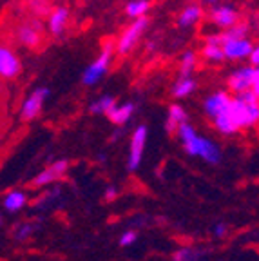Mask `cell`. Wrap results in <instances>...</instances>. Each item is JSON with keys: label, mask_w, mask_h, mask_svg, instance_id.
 Returning <instances> with one entry per match:
<instances>
[{"label": "cell", "mask_w": 259, "mask_h": 261, "mask_svg": "<svg viewBox=\"0 0 259 261\" xmlns=\"http://www.w3.org/2000/svg\"><path fill=\"white\" fill-rule=\"evenodd\" d=\"M228 89L234 91L236 94L243 93V91L252 89L259 94V71L254 65H247L241 69L234 71L228 76Z\"/></svg>", "instance_id": "cell-1"}, {"label": "cell", "mask_w": 259, "mask_h": 261, "mask_svg": "<svg viewBox=\"0 0 259 261\" xmlns=\"http://www.w3.org/2000/svg\"><path fill=\"white\" fill-rule=\"evenodd\" d=\"M147 25H149V18H145V16L134 18L133 24L123 31V35L120 37V40H118L116 53L118 55H127L129 51H133V47L138 44V40L142 38L143 33H145Z\"/></svg>", "instance_id": "cell-2"}, {"label": "cell", "mask_w": 259, "mask_h": 261, "mask_svg": "<svg viewBox=\"0 0 259 261\" xmlns=\"http://www.w3.org/2000/svg\"><path fill=\"white\" fill-rule=\"evenodd\" d=\"M111 58H113V45L107 44L106 47H103V51L100 53V57L84 71L82 82H84L85 86H94V84H98L101 78L106 76V73L109 71Z\"/></svg>", "instance_id": "cell-3"}, {"label": "cell", "mask_w": 259, "mask_h": 261, "mask_svg": "<svg viewBox=\"0 0 259 261\" xmlns=\"http://www.w3.org/2000/svg\"><path fill=\"white\" fill-rule=\"evenodd\" d=\"M22 73V62L9 45L0 42V78L15 80Z\"/></svg>", "instance_id": "cell-4"}, {"label": "cell", "mask_w": 259, "mask_h": 261, "mask_svg": "<svg viewBox=\"0 0 259 261\" xmlns=\"http://www.w3.org/2000/svg\"><path fill=\"white\" fill-rule=\"evenodd\" d=\"M49 96V91L45 87H40V89L33 91L28 98H25V102L22 103V109H20V120L22 122H31L35 120L40 114L42 107H44L45 98Z\"/></svg>", "instance_id": "cell-5"}, {"label": "cell", "mask_w": 259, "mask_h": 261, "mask_svg": "<svg viewBox=\"0 0 259 261\" xmlns=\"http://www.w3.org/2000/svg\"><path fill=\"white\" fill-rule=\"evenodd\" d=\"M221 47H223V55H225V58H228V60H245V58L250 55L254 44L245 37V38L223 40Z\"/></svg>", "instance_id": "cell-6"}, {"label": "cell", "mask_w": 259, "mask_h": 261, "mask_svg": "<svg viewBox=\"0 0 259 261\" xmlns=\"http://www.w3.org/2000/svg\"><path fill=\"white\" fill-rule=\"evenodd\" d=\"M147 140V127L140 125L133 133V138H131V151H129V171H136L140 162H142L143 154V147H145Z\"/></svg>", "instance_id": "cell-7"}, {"label": "cell", "mask_w": 259, "mask_h": 261, "mask_svg": "<svg viewBox=\"0 0 259 261\" xmlns=\"http://www.w3.org/2000/svg\"><path fill=\"white\" fill-rule=\"evenodd\" d=\"M67 167H69V163L65 162V160L55 162L53 165H49L45 171H42L37 178L33 179L31 185L33 187H45V185L53 184V181H57V179L64 178L65 172H67Z\"/></svg>", "instance_id": "cell-8"}, {"label": "cell", "mask_w": 259, "mask_h": 261, "mask_svg": "<svg viewBox=\"0 0 259 261\" xmlns=\"http://www.w3.org/2000/svg\"><path fill=\"white\" fill-rule=\"evenodd\" d=\"M176 135L179 136V140L183 142V145H185V151L189 152L191 156H198V147H199V138L201 136L196 135L194 127L191 125V123H179L178 129H176Z\"/></svg>", "instance_id": "cell-9"}, {"label": "cell", "mask_w": 259, "mask_h": 261, "mask_svg": "<svg viewBox=\"0 0 259 261\" xmlns=\"http://www.w3.org/2000/svg\"><path fill=\"white\" fill-rule=\"evenodd\" d=\"M16 38L25 47H38L42 42L40 25L37 24H22L16 28Z\"/></svg>", "instance_id": "cell-10"}, {"label": "cell", "mask_w": 259, "mask_h": 261, "mask_svg": "<svg viewBox=\"0 0 259 261\" xmlns=\"http://www.w3.org/2000/svg\"><path fill=\"white\" fill-rule=\"evenodd\" d=\"M212 22H214L218 28L227 29L230 25H234L236 22H239V15L234 8L230 6H219V8L212 9V15H211Z\"/></svg>", "instance_id": "cell-11"}, {"label": "cell", "mask_w": 259, "mask_h": 261, "mask_svg": "<svg viewBox=\"0 0 259 261\" xmlns=\"http://www.w3.org/2000/svg\"><path fill=\"white\" fill-rule=\"evenodd\" d=\"M221 35H211V37L205 40V45L201 49L203 58L211 62H221L225 60V55H223V47H221Z\"/></svg>", "instance_id": "cell-12"}, {"label": "cell", "mask_w": 259, "mask_h": 261, "mask_svg": "<svg viewBox=\"0 0 259 261\" xmlns=\"http://www.w3.org/2000/svg\"><path fill=\"white\" fill-rule=\"evenodd\" d=\"M228 103H230V96H228L227 93H216L212 94V96L206 98L205 102V111L209 116H218L219 113H223V111L227 109Z\"/></svg>", "instance_id": "cell-13"}, {"label": "cell", "mask_w": 259, "mask_h": 261, "mask_svg": "<svg viewBox=\"0 0 259 261\" xmlns=\"http://www.w3.org/2000/svg\"><path fill=\"white\" fill-rule=\"evenodd\" d=\"M69 22V11L65 8H57L51 15H49V31H51V35H55V37H58V35H62L65 29V25H67Z\"/></svg>", "instance_id": "cell-14"}, {"label": "cell", "mask_w": 259, "mask_h": 261, "mask_svg": "<svg viewBox=\"0 0 259 261\" xmlns=\"http://www.w3.org/2000/svg\"><path fill=\"white\" fill-rule=\"evenodd\" d=\"M214 123H216V129H218L219 133H223V135H234V133L239 130L238 123H236L234 116H232L228 107L223 111V113H219L218 116H214Z\"/></svg>", "instance_id": "cell-15"}, {"label": "cell", "mask_w": 259, "mask_h": 261, "mask_svg": "<svg viewBox=\"0 0 259 261\" xmlns=\"http://www.w3.org/2000/svg\"><path fill=\"white\" fill-rule=\"evenodd\" d=\"M198 156H201L209 163H218L219 158H221V152H219V147L214 142H211V140L206 138H199Z\"/></svg>", "instance_id": "cell-16"}, {"label": "cell", "mask_w": 259, "mask_h": 261, "mask_svg": "<svg viewBox=\"0 0 259 261\" xmlns=\"http://www.w3.org/2000/svg\"><path fill=\"white\" fill-rule=\"evenodd\" d=\"M134 113V106L133 103H123V106H114L113 109L107 113L109 120L116 125H125L127 122L131 120Z\"/></svg>", "instance_id": "cell-17"}, {"label": "cell", "mask_w": 259, "mask_h": 261, "mask_svg": "<svg viewBox=\"0 0 259 261\" xmlns=\"http://www.w3.org/2000/svg\"><path fill=\"white\" fill-rule=\"evenodd\" d=\"M201 16H203V9L196 4H191L182 11V15L178 18V24L179 28H192L196 22L201 20Z\"/></svg>", "instance_id": "cell-18"}, {"label": "cell", "mask_w": 259, "mask_h": 261, "mask_svg": "<svg viewBox=\"0 0 259 261\" xmlns=\"http://www.w3.org/2000/svg\"><path fill=\"white\" fill-rule=\"evenodd\" d=\"M196 89V80L192 78V74L183 76L179 80H176V84L172 86V96L174 98H185Z\"/></svg>", "instance_id": "cell-19"}, {"label": "cell", "mask_w": 259, "mask_h": 261, "mask_svg": "<svg viewBox=\"0 0 259 261\" xmlns=\"http://www.w3.org/2000/svg\"><path fill=\"white\" fill-rule=\"evenodd\" d=\"M187 122V113L182 106H170L169 109V118H167V130L169 133H176L179 123Z\"/></svg>", "instance_id": "cell-20"}, {"label": "cell", "mask_w": 259, "mask_h": 261, "mask_svg": "<svg viewBox=\"0 0 259 261\" xmlns=\"http://www.w3.org/2000/svg\"><path fill=\"white\" fill-rule=\"evenodd\" d=\"M25 201H28V198H25V192L11 191L4 198V207H6V211H9V212H16V211H20V208L24 207Z\"/></svg>", "instance_id": "cell-21"}, {"label": "cell", "mask_w": 259, "mask_h": 261, "mask_svg": "<svg viewBox=\"0 0 259 261\" xmlns=\"http://www.w3.org/2000/svg\"><path fill=\"white\" fill-rule=\"evenodd\" d=\"M149 8H150L149 0H131L125 8V13H127V16H131V18H140V16L147 15Z\"/></svg>", "instance_id": "cell-22"}, {"label": "cell", "mask_w": 259, "mask_h": 261, "mask_svg": "<svg viewBox=\"0 0 259 261\" xmlns=\"http://www.w3.org/2000/svg\"><path fill=\"white\" fill-rule=\"evenodd\" d=\"M114 106H116V100H114L111 94H106V96L98 98L96 102L91 106V113H94V114H103V113H106L107 114Z\"/></svg>", "instance_id": "cell-23"}, {"label": "cell", "mask_w": 259, "mask_h": 261, "mask_svg": "<svg viewBox=\"0 0 259 261\" xmlns=\"http://www.w3.org/2000/svg\"><path fill=\"white\" fill-rule=\"evenodd\" d=\"M248 33V25L243 22H236L234 25L227 28V31L221 35V40H232V38H245Z\"/></svg>", "instance_id": "cell-24"}, {"label": "cell", "mask_w": 259, "mask_h": 261, "mask_svg": "<svg viewBox=\"0 0 259 261\" xmlns=\"http://www.w3.org/2000/svg\"><path fill=\"white\" fill-rule=\"evenodd\" d=\"M196 55L192 53V51H187L185 55H183L182 58V74L183 76H189V74H192V71H194L196 67Z\"/></svg>", "instance_id": "cell-25"}, {"label": "cell", "mask_w": 259, "mask_h": 261, "mask_svg": "<svg viewBox=\"0 0 259 261\" xmlns=\"http://www.w3.org/2000/svg\"><path fill=\"white\" fill-rule=\"evenodd\" d=\"M196 259H198V252L191 249L178 250V252L174 254V261H196Z\"/></svg>", "instance_id": "cell-26"}, {"label": "cell", "mask_w": 259, "mask_h": 261, "mask_svg": "<svg viewBox=\"0 0 259 261\" xmlns=\"http://www.w3.org/2000/svg\"><path fill=\"white\" fill-rule=\"evenodd\" d=\"M33 230H35V227L33 225H29V223H24V225H20V227H16V230H15V234H16V240H24V238H28L29 234H33Z\"/></svg>", "instance_id": "cell-27"}, {"label": "cell", "mask_w": 259, "mask_h": 261, "mask_svg": "<svg viewBox=\"0 0 259 261\" xmlns=\"http://www.w3.org/2000/svg\"><path fill=\"white\" fill-rule=\"evenodd\" d=\"M134 241H136V232H125L122 236V240H120V245H122V247H129V245H133Z\"/></svg>", "instance_id": "cell-28"}, {"label": "cell", "mask_w": 259, "mask_h": 261, "mask_svg": "<svg viewBox=\"0 0 259 261\" xmlns=\"http://www.w3.org/2000/svg\"><path fill=\"white\" fill-rule=\"evenodd\" d=\"M248 62H250V65H254V67H257L259 65V49L255 47H252V51H250V55H248Z\"/></svg>", "instance_id": "cell-29"}, {"label": "cell", "mask_w": 259, "mask_h": 261, "mask_svg": "<svg viewBox=\"0 0 259 261\" xmlns=\"http://www.w3.org/2000/svg\"><path fill=\"white\" fill-rule=\"evenodd\" d=\"M114 198H116V189H114V187H109V189H107L106 200H107V201H113Z\"/></svg>", "instance_id": "cell-30"}, {"label": "cell", "mask_w": 259, "mask_h": 261, "mask_svg": "<svg viewBox=\"0 0 259 261\" xmlns=\"http://www.w3.org/2000/svg\"><path fill=\"white\" fill-rule=\"evenodd\" d=\"M225 230H227V228H225V225H218V227H216V234H218V236H223V234H225Z\"/></svg>", "instance_id": "cell-31"}, {"label": "cell", "mask_w": 259, "mask_h": 261, "mask_svg": "<svg viewBox=\"0 0 259 261\" xmlns=\"http://www.w3.org/2000/svg\"><path fill=\"white\" fill-rule=\"evenodd\" d=\"M209 2H218V0H209Z\"/></svg>", "instance_id": "cell-32"}]
</instances>
